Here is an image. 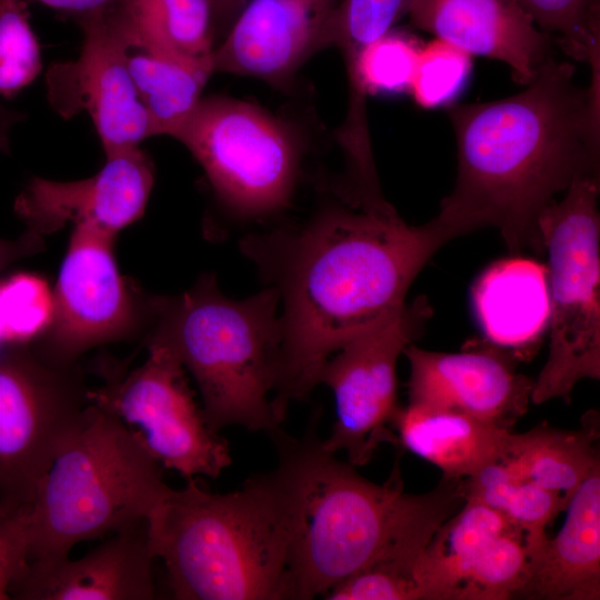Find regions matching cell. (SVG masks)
<instances>
[{"label":"cell","instance_id":"11","mask_svg":"<svg viewBox=\"0 0 600 600\" xmlns=\"http://www.w3.org/2000/svg\"><path fill=\"white\" fill-rule=\"evenodd\" d=\"M432 308L426 297L406 303L393 317L353 338L320 371L319 383L334 397L336 422L322 448L344 451L348 462L363 466L381 443L398 444L388 427L397 404V362L420 336Z\"/></svg>","mask_w":600,"mask_h":600},{"label":"cell","instance_id":"19","mask_svg":"<svg viewBox=\"0 0 600 600\" xmlns=\"http://www.w3.org/2000/svg\"><path fill=\"white\" fill-rule=\"evenodd\" d=\"M463 479H444L429 492L408 493L382 550L366 568L329 590L328 600H428L419 564L440 526L464 502Z\"/></svg>","mask_w":600,"mask_h":600},{"label":"cell","instance_id":"30","mask_svg":"<svg viewBox=\"0 0 600 600\" xmlns=\"http://www.w3.org/2000/svg\"><path fill=\"white\" fill-rule=\"evenodd\" d=\"M53 290L37 274L20 272L0 280V326L4 347L29 344L48 330Z\"/></svg>","mask_w":600,"mask_h":600},{"label":"cell","instance_id":"7","mask_svg":"<svg viewBox=\"0 0 600 600\" xmlns=\"http://www.w3.org/2000/svg\"><path fill=\"white\" fill-rule=\"evenodd\" d=\"M599 192V174L580 177L538 219L548 253L550 343L533 380L534 404L568 401L579 381L600 378Z\"/></svg>","mask_w":600,"mask_h":600},{"label":"cell","instance_id":"35","mask_svg":"<svg viewBox=\"0 0 600 600\" xmlns=\"http://www.w3.org/2000/svg\"><path fill=\"white\" fill-rule=\"evenodd\" d=\"M42 247V238L26 231L16 240L0 238V272L10 264L37 253Z\"/></svg>","mask_w":600,"mask_h":600},{"label":"cell","instance_id":"13","mask_svg":"<svg viewBox=\"0 0 600 600\" xmlns=\"http://www.w3.org/2000/svg\"><path fill=\"white\" fill-rule=\"evenodd\" d=\"M78 20L80 53L48 70L49 102L67 119L87 112L106 156L138 148L154 133L128 68L130 47L109 10Z\"/></svg>","mask_w":600,"mask_h":600},{"label":"cell","instance_id":"12","mask_svg":"<svg viewBox=\"0 0 600 600\" xmlns=\"http://www.w3.org/2000/svg\"><path fill=\"white\" fill-rule=\"evenodd\" d=\"M114 236L73 227L53 289V317L32 344L61 363H77L86 351L133 336L150 322V299H138L121 276Z\"/></svg>","mask_w":600,"mask_h":600},{"label":"cell","instance_id":"32","mask_svg":"<svg viewBox=\"0 0 600 600\" xmlns=\"http://www.w3.org/2000/svg\"><path fill=\"white\" fill-rule=\"evenodd\" d=\"M411 0H341L333 21V44L342 53L347 78L361 51L408 13Z\"/></svg>","mask_w":600,"mask_h":600},{"label":"cell","instance_id":"18","mask_svg":"<svg viewBox=\"0 0 600 600\" xmlns=\"http://www.w3.org/2000/svg\"><path fill=\"white\" fill-rule=\"evenodd\" d=\"M407 14L434 38L504 62L522 86L552 56L553 38L536 26L518 0H411Z\"/></svg>","mask_w":600,"mask_h":600},{"label":"cell","instance_id":"36","mask_svg":"<svg viewBox=\"0 0 600 600\" xmlns=\"http://www.w3.org/2000/svg\"><path fill=\"white\" fill-rule=\"evenodd\" d=\"M78 19L114 7L120 0H34Z\"/></svg>","mask_w":600,"mask_h":600},{"label":"cell","instance_id":"17","mask_svg":"<svg viewBox=\"0 0 600 600\" xmlns=\"http://www.w3.org/2000/svg\"><path fill=\"white\" fill-rule=\"evenodd\" d=\"M146 522L78 559L30 561L10 587L17 600H151L157 597Z\"/></svg>","mask_w":600,"mask_h":600},{"label":"cell","instance_id":"9","mask_svg":"<svg viewBox=\"0 0 600 600\" xmlns=\"http://www.w3.org/2000/svg\"><path fill=\"white\" fill-rule=\"evenodd\" d=\"M204 170L219 199L243 217L267 216L290 200L298 153L288 130L249 102L202 98L174 136Z\"/></svg>","mask_w":600,"mask_h":600},{"label":"cell","instance_id":"3","mask_svg":"<svg viewBox=\"0 0 600 600\" xmlns=\"http://www.w3.org/2000/svg\"><path fill=\"white\" fill-rule=\"evenodd\" d=\"M278 466L229 493L187 480L164 494L146 520L153 558L178 600L292 599L289 559L296 529L292 453L274 439Z\"/></svg>","mask_w":600,"mask_h":600},{"label":"cell","instance_id":"27","mask_svg":"<svg viewBox=\"0 0 600 600\" xmlns=\"http://www.w3.org/2000/svg\"><path fill=\"white\" fill-rule=\"evenodd\" d=\"M466 499L503 514L527 537L531 557L548 538L547 527L568 502L558 493L521 477L502 459L463 479Z\"/></svg>","mask_w":600,"mask_h":600},{"label":"cell","instance_id":"10","mask_svg":"<svg viewBox=\"0 0 600 600\" xmlns=\"http://www.w3.org/2000/svg\"><path fill=\"white\" fill-rule=\"evenodd\" d=\"M148 357L129 371L108 370L88 399L126 426L163 468L187 480L218 478L231 464L228 442L207 423L186 377L166 346L147 342Z\"/></svg>","mask_w":600,"mask_h":600},{"label":"cell","instance_id":"21","mask_svg":"<svg viewBox=\"0 0 600 600\" xmlns=\"http://www.w3.org/2000/svg\"><path fill=\"white\" fill-rule=\"evenodd\" d=\"M472 304L487 340L514 357L533 353L549 327L547 268L511 256L489 266L471 289Z\"/></svg>","mask_w":600,"mask_h":600},{"label":"cell","instance_id":"34","mask_svg":"<svg viewBox=\"0 0 600 600\" xmlns=\"http://www.w3.org/2000/svg\"><path fill=\"white\" fill-rule=\"evenodd\" d=\"M30 506L0 501V600H9L13 581L29 563Z\"/></svg>","mask_w":600,"mask_h":600},{"label":"cell","instance_id":"28","mask_svg":"<svg viewBox=\"0 0 600 600\" xmlns=\"http://www.w3.org/2000/svg\"><path fill=\"white\" fill-rule=\"evenodd\" d=\"M531 552L523 531L513 529L488 543L463 574L457 600H507L528 582Z\"/></svg>","mask_w":600,"mask_h":600},{"label":"cell","instance_id":"29","mask_svg":"<svg viewBox=\"0 0 600 600\" xmlns=\"http://www.w3.org/2000/svg\"><path fill=\"white\" fill-rule=\"evenodd\" d=\"M536 26L573 59L600 70L599 0H518Z\"/></svg>","mask_w":600,"mask_h":600},{"label":"cell","instance_id":"25","mask_svg":"<svg viewBox=\"0 0 600 600\" xmlns=\"http://www.w3.org/2000/svg\"><path fill=\"white\" fill-rule=\"evenodd\" d=\"M519 529L493 508L464 499L434 533L419 564L429 600H457L463 574L477 554L499 536ZM522 531V530H521Z\"/></svg>","mask_w":600,"mask_h":600},{"label":"cell","instance_id":"4","mask_svg":"<svg viewBox=\"0 0 600 600\" xmlns=\"http://www.w3.org/2000/svg\"><path fill=\"white\" fill-rule=\"evenodd\" d=\"M150 302L148 342L168 347L191 373L211 429H280L283 418L273 402L281 360L274 288L234 300L208 274L181 294Z\"/></svg>","mask_w":600,"mask_h":600},{"label":"cell","instance_id":"23","mask_svg":"<svg viewBox=\"0 0 600 600\" xmlns=\"http://www.w3.org/2000/svg\"><path fill=\"white\" fill-rule=\"evenodd\" d=\"M109 12L130 49L166 54L213 72V0H120Z\"/></svg>","mask_w":600,"mask_h":600},{"label":"cell","instance_id":"26","mask_svg":"<svg viewBox=\"0 0 600 600\" xmlns=\"http://www.w3.org/2000/svg\"><path fill=\"white\" fill-rule=\"evenodd\" d=\"M128 68L154 136L173 137L200 102L211 70L166 54L130 49Z\"/></svg>","mask_w":600,"mask_h":600},{"label":"cell","instance_id":"14","mask_svg":"<svg viewBox=\"0 0 600 600\" xmlns=\"http://www.w3.org/2000/svg\"><path fill=\"white\" fill-rule=\"evenodd\" d=\"M409 402L456 410L511 430L527 412L533 380L516 370L514 356L490 341L472 340L459 352L409 344Z\"/></svg>","mask_w":600,"mask_h":600},{"label":"cell","instance_id":"33","mask_svg":"<svg viewBox=\"0 0 600 600\" xmlns=\"http://www.w3.org/2000/svg\"><path fill=\"white\" fill-rule=\"evenodd\" d=\"M471 56L439 38L422 46L409 91L416 102L434 108L453 101L469 78Z\"/></svg>","mask_w":600,"mask_h":600},{"label":"cell","instance_id":"20","mask_svg":"<svg viewBox=\"0 0 600 600\" xmlns=\"http://www.w3.org/2000/svg\"><path fill=\"white\" fill-rule=\"evenodd\" d=\"M559 532L547 538L531 558L530 576L520 596L544 600L600 598V467L569 500Z\"/></svg>","mask_w":600,"mask_h":600},{"label":"cell","instance_id":"8","mask_svg":"<svg viewBox=\"0 0 600 600\" xmlns=\"http://www.w3.org/2000/svg\"><path fill=\"white\" fill-rule=\"evenodd\" d=\"M77 363L32 343L0 349V501L30 506L60 448L90 403Z\"/></svg>","mask_w":600,"mask_h":600},{"label":"cell","instance_id":"2","mask_svg":"<svg viewBox=\"0 0 600 600\" xmlns=\"http://www.w3.org/2000/svg\"><path fill=\"white\" fill-rule=\"evenodd\" d=\"M550 56L524 90L448 110L457 142L452 191L431 219L450 241L496 228L509 252H543L541 212L578 178L599 174L600 77L588 87Z\"/></svg>","mask_w":600,"mask_h":600},{"label":"cell","instance_id":"1","mask_svg":"<svg viewBox=\"0 0 600 600\" xmlns=\"http://www.w3.org/2000/svg\"><path fill=\"white\" fill-rule=\"evenodd\" d=\"M447 242L432 220L409 226L396 210L357 208H331L300 228L244 239L241 249L282 307L273 398L281 417L319 383L336 351L402 309L413 280Z\"/></svg>","mask_w":600,"mask_h":600},{"label":"cell","instance_id":"38","mask_svg":"<svg viewBox=\"0 0 600 600\" xmlns=\"http://www.w3.org/2000/svg\"><path fill=\"white\" fill-rule=\"evenodd\" d=\"M248 0H213L217 24L221 20L237 17Z\"/></svg>","mask_w":600,"mask_h":600},{"label":"cell","instance_id":"5","mask_svg":"<svg viewBox=\"0 0 600 600\" xmlns=\"http://www.w3.org/2000/svg\"><path fill=\"white\" fill-rule=\"evenodd\" d=\"M162 464L117 418L89 403L30 504V561L132 528L169 491Z\"/></svg>","mask_w":600,"mask_h":600},{"label":"cell","instance_id":"16","mask_svg":"<svg viewBox=\"0 0 600 600\" xmlns=\"http://www.w3.org/2000/svg\"><path fill=\"white\" fill-rule=\"evenodd\" d=\"M336 0H248L213 52V72L281 84L333 44Z\"/></svg>","mask_w":600,"mask_h":600},{"label":"cell","instance_id":"24","mask_svg":"<svg viewBox=\"0 0 600 600\" xmlns=\"http://www.w3.org/2000/svg\"><path fill=\"white\" fill-rule=\"evenodd\" d=\"M599 424L587 414L579 430H562L542 423L524 433H512L502 458L517 473L560 494L567 502L598 467L596 446Z\"/></svg>","mask_w":600,"mask_h":600},{"label":"cell","instance_id":"22","mask_svg":"<svg viewBox=\"0 0 600 600\" xmlns=\"http://www.w3.org/2000/svg\"><path fill=\"white\" fill-rule=\"evenodd\" d=\"M391 427L398 444L434 464L444 479L469 478L502 459L513 433L456 410L416 402L398 406Z\"/></svg>","mask_w":600,"mask_h":600},{"label":"cell","instance_id":"31","mask_svg":"<svg viewBox=\"0 0 600 600\" xmlns=\"http://www.w3.org/2000/svg\"><path fill=\"white\" fill-rule=\"evenodd\" d=\"M41 49L26 0H0V96L11 98L41 70Z\"/></svg>","mask_w":600,"mask_h":600},{"label":"cell","instance_id":"15","mask_svg":"<svg viewBox=\"0 0 600 600\" xmlns=\"http://www.w3.org/2000/svg\"><path fill=\"white\" fill-rule=\"evenodd\" d=\"M153 181L152 162L138 147L106 156L104 166L82 180L33 177L16 198L13 210L26 231L40 238L67 223L116 237L141 218Z\"/></svg>","mask_w":600,"mask_h":600},{"label":"cell","instance_id":"6","mask_svg":"<svg viewBox=\"0 0 600 600\" xmlns=\"http://www.w3.org/2000/svg\"><path fill=\"white\" fill-rule=\"evenodd\" d=\"M297 476L296 529L290 549L292 599L324 596L376 559L407 494L399 463L381 484L326 451L309 433L287 436Z\"/></svg>","mask_w":600,"mask_h":600},{"label":"cell","instance_id":"37","mask_svg":"<svg viewBox=\"0 0 600 600\" xmlns=\"http://www.w3.org/2000/svg\"><path fill=\"white\" fill-rule=\"evenodd\" d=\"M23 116L19 112L6 109L0 103V151L3 153H10L9 133L12 127L22 121Z\"/></svg>","mask_w":600,"mask_h":600}]
</instances>
